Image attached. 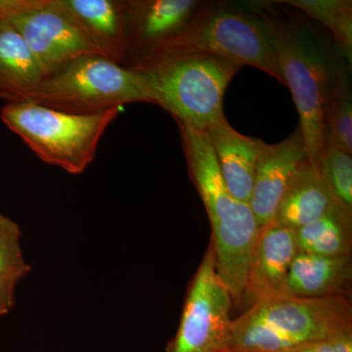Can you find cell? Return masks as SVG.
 I'll use <instances>...</instances> for the list:
<instances>
[{"label": "cell", "mask_w": 352, "mask_h": 352, "mask_svg": "<svg viewBox=\"0 0 352 352\" xmlns=\"http://www.w3.org/2000/svg\"><path fill=\"white\" fill-rule=\"evenodd\" d=\"M190 177L198 190L212 226L217 267L233 302H242L259 228L250 204L227 188L210 141L203 131L177 122Z\"/></svg>", "instance_id": "obj_1"}, {"label": "cell", "mask_w": 352, "mask_h": 352, "mask_svg": "<svg viewBox=\"0 0 352 352\" xmlns=\"http://www.w3.org/2000/svg\"><path fill=\"white\" fill-rule=\"evenodd\" d=\"M243 65L212 54L163 58L133 69L144 83L152 103L168 111L176 122L198 131L226 120V88Z\"/></svg>", "instance_id": "obj_2"}, {"label": "cell", "mask_w": 352, "mask_h": 352, "mask_svg": "<svg viewBox=\"0 0 352 352\" xmlns=\"http://www.w3.org/2000/svg\"><path fill=\"white\" fill-rule=\"evenodd\" d=\"M258 17L267 32L284 85L291 90L308 157L318 166L327 144L326 100L340 69L333 68L317 44L300 30L268 12H261Z\"/></svg>", "instance_id": "obj_3"}, {"label": "cell", "mask_w": 352, "mask_h": 352, "mask_svg": "<svg viewBox=\"0 0 352 352\" xmlns=\"http://www.w3.org/2000/svg\"><path fill=\"white\" fill-rule=\"evenodd\" d=\"M120 110L74 115L25 102L6 104L0 119L43 163L78 175L94 161L102 136Z\"/></svg>", "instance_id": "obj_4"}, {"label": "cell", "mask_w": 352, "mask_h": 352, "mask_svg": "<svg viewBox=\"0 0 352 352\" xmlns=\"http://www.w3.org/2000/svg\"><path fill=\"white\" fill-rule=\"evenodd\" d=\"M189 54L227 58L261 69L283 83L261 18L231 7L201 4L183 31L142 67L163 58Z\"/></svg>", "instance_id": "obj_5"}, {"label": "cell", "mask_w": 352, "mask_h": 352, "mask_svg": "<svg viewBox=\"0 0 352 352\" xmlns=\"http://www.w3.org/2000/svg\"><path fill=\"white\" fill-rule=\"evenodd\" d=\"M34 103L74 115H97L126 104L152 103L138 72L97 54L83 55L43 78Z\"/></svg>", "instance_id": "obj_6"}, {"label": "cell", "mask_w": 352, "mask_h": 352, "mask_svg": "<svg viewBox=\"0 0 352 352\" xmlns=\"http://www.w3.org/2000/svg\"><path fill=\"white\" fill-rule=\"evenodd\" d=\"M232 302L210 243L190 285L179 326L166 352H227Z\"/></svg>", "instance_id": "obj_7"}, {"label": "cell", "mask_w": 352, "mask_h": 352, "mask_svg": "<svg viewBox=\"0 0 352 352\" xmlns=\"http://www.w3.org/2000/svg\"><path fill=\"white\" fill-rule=\"evenodd\" d=\"M0 13L19 32L43 78L76 58L96 54L53 0H0Z\"/></svg>", "instance_id": "obj_8"}, {"label": "cell", "mask_w": 352, "mask_h": 352, "mask_svg": "<svg viewBox=\"0 0 352 352\" xmlns=\"http://www.w3.org/2000/svg\"><path fill=\"white\" fill-rule=\"evenodd\" d=\"M244 314L296 344L327 340L336 329L351 323V307L340 296L323 298L275 296L254 303Z\"/></svg>", "instance_id": "obj_9"}, {"label": "cell", "mask_w": 352, "mask_h": 352, "mask_svg": "<svg viewBox=\"0 0 352 352\" xmlns=\"http://www.w3.org/2000/svg\"><path fill=\"white\" fill-rule=\"evenodd\" d=\"M203 2L198 0H126V60L135 69L183 31Z\"/></svg>", "instance_id": "obj_10"}, {"label": "cell", "mask_w": 352, "mask_h": 352, "mask_svg": "<svg viewBox=\"0 0 352 352\" xmlns=\"http://www.w3.org/2000/svg\"><path fill=\"white\" fill-rule=\"evenodd\" d=\"M308 160L307 148L298 126L281 142L264 143L250 200L259 228L274 221L278 207L289 183Z\"/></svg>", "instance_id": "obj_11"}, {"label": "cell", "mask_w": 352, "mask_h": 352, "mask_svg": "<svg viewBox=\"0 0 352 352\" xmlns=\"http://www.w3.org/2000/svg\"><path fill=\"white\" fill-rule=\"evenodd\" d=\"M296 231L276 222L263 227L254 245L243 300L249 305L275 296H289V266L298 254Z\"/></svg>", "instance_id": "obj_12"}, {"label": "cell", "mask_w": 352, "mask_h": 352, "mask_svg": "<svg viewBox=\"0 0 352 352\" xmlns=\"http://www.w3.org/2000/svg\"><path fill=\"white\" fill-rule=\"evenodd\" d=\"M82 32L95 53L124 67L126 0H53Z\"/></svg>", "instance_id": "obj_13"}, {"label": "cell", "mask_w": 352, "mask_h": 352, "mask_svg": "<svg viewBox=\"0 0 352 352\" xmlns=\"http://www.w3.org/2000/svg\"><path fill=\"white\" fill-rule=\"evenodd\" d=\"M203 132L212 146L227 188L237 200L250 204L263 141L240 133L227 120Z\"/></svg>", "instance_id": "obj_14"}, {"label": "cell", "mask_w": 352, "mask_h": 352, "mask_svg": "<svg viewBox=\"0 0 352 352\" xmlns=\"http://www.w3.org/2000/svg\"><path fill=\"white\" fill-rule=\"evenodd\" d=\"M43 78L19 32L0 13V99L6 104L34 102Z\"/></svg>", "instance_id": "obj_15"}, {"label": "cell", "mask_w": 352, "mask_h": 352, "mask_svg": "<svg viewBox=\"0 0 352 352\" xmlns=\"http://www.w3.org/2000/svg\"><path fill=\"white\" fill-rule=\"evenodd\" d=\"M336 205L318 166L308 160L289 183L274 222L296 230L320 219Z\"/></svg>", "instance_id": "obj_16"}, {"label": "cell", "mask_w": 352, "mask_h": 352, "mask_svg": "<svg viewBox=\"0 0 352 352\" xmlns=\"http://www.w3.org/2000/svg\"><path fill=\"white\" fill-rule=\"evenodd\" d=\"M351 277L349 256L324 258L298 252L289 266L287 292L300 298L340 296Z\"/></svg>", "instance_id": "obj_17"}, {"label": "cell", "mask_w": 352, "mask_h": 352, "mask_svg": "<svg viewBox=\"0 0 352 352\" xmlns=\"http://www.w3.org/2000/svg\"><path fill=\"white\" fill-rule=\"evenodd\" d=\"M351 223V215L336 205L320 219L295 230L298 252L324 258L349 256Z\"/></svg>", "instance_id": "obj_18"}, {"label": "cell", "mask_w": 352, "mask_h": 352, "mask_svg": "<svg viewBox=\"0 0 352 352\" xmlns=\"http://www.w3.org/2000/svg\"><path fill=\"white\" fill-rule=\"evenodd\" d=\"M326 146L352 155V97L349 76L340 69L329 91L324 113Z\"/></svg>", "instance_id": "obj_19"}, {"label": "cell", "mask_w": 352, "mask_h": 352, "mask_svg": "<svg viewBox=\"0 0 352 352\" xmlns=\"http://www.w3.org/2000/svg\"><path fill=\"white\" fill-rule=\"evenodd\" d=\"M295 7L318 21L332 32L338 45L349 61L352 55L351 0H286L278 1Z\"/></svg>", "instance_id": "obj_20"}, {"label": "cell", "mask_w": 352, "mask_h": 352, "mask_svg": "<svg viewBox=\"0 0 352 352\" xmlns=\"http://www.w3.org/2000/svg\"><path fill=\"white\" fill-rule=\"evenodd\" d=\"M352 155L332 145L326 146L319 170L333 200L347 214H352Z\"/></svg>", "instance_id": "obj_21"}, {"label": "cell", "mask_w": 352, "mask_h": 352, "mask_svg": "<svg viewBox=\"0 0 352 352\" xmlns=\"http://www.w3.org/2000/svg\"><path fill=\"white\" fill-rule=\"evenodd\" d=\"M19 224L0 214V276L21 281L31 272L21 245Z\"/></svg>", "instance_id": "obj_22"}, {"label": "cell", "mask_w": 352, "mask_h": 352, "mask_svg": "<svg viewBox=\"0 0 352 352\" xmlns=\"http://www.w3.org/2000/svg\"><path fill=\"white\" fill-rule=\"evenodd\" d=\"M18 280L0 276V317L6 316L15 305Z\"/></svg>", "instance_id": "obj_23"}, {"label": "cell", "mask_w": 352, "mask_h": 352, "mask_svg": "<svg viewBox=\"0 0 352 352\" xmlns=\"http://www.w3.org/2000/svg\"><path fill=\"white\" fill-rule=\"evenodd\" d=\"M333 352H352L351 323L344 324L333 331L327 339Z\"/></svg>", "instance_id": "obj_24"}, {"label": "cell", "mask_w": 352, "mask_h": 352, "mask_svg": "<svg viewBox=\"0 0 352 352\" xmlns=\"http://www.w3.org/2000/svg\"><path fill=\"white\" fill-rule=\"evenodd\" d=\"M282 352H333V351L327 340H320L302 342Z\"/></svg>", "instance_id": "obj_25"}]
</instances>
